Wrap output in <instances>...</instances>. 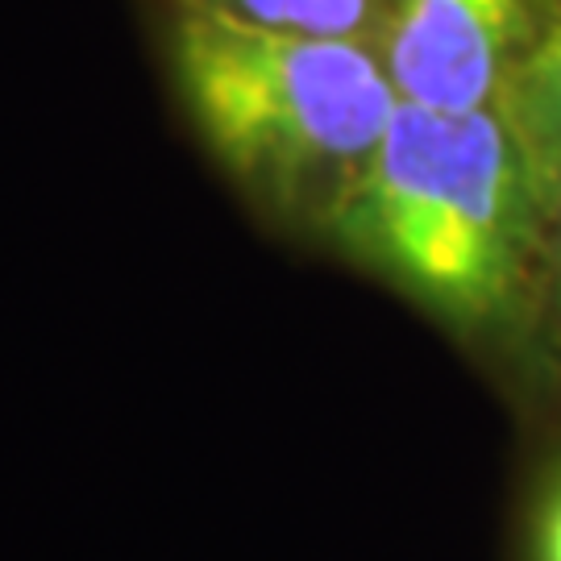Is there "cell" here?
I'll return each mask as SVG.
<instances>
[{
  "instance_id": "3",
  "label": "cell",
  "mask_w": 561,
  "mask_h": 561,
  "mask_svg": "<svg viewBox=\"0 0 561 561\" xmlns=\"http://www.w3.org/2000/svg\"><path fill=\"white\" fill-rule=\"evenodd\" d=\"M549 0H387L379 50L400 101L470 113L500 101Z\"/></svg>"
},
{
  "instance_id": "5",
  "label": "cell",
  "mask_w": 561,
  "mask_h": 561,
  "mask_svg": "<svg viewBox=\"0 0 561 561\" xmlns=\"http://www.w3.org/2000/svg\"><path fill=\"white\" fill-rule=\"evenodd\" d=\"M541 561H561V491L541 520Z\"/></svg>"
},
{
  "instance_id": "4",
  "label": "cell",
  "mask_w": 561,
  "mask_h": 561,
  "mask_svg": "<svg viewBox=\"0 0 561 561\" xmlns=\"http://www.w3.org/2000/svg\"><path fill=\"white\" fill-rule=\"evenodd\" d=\"M175 9L259 25V30H296V34L354 38L370 46L379 42L387 21V0H175Z\"/></svg>"
},
{
  "instance_id": "6",
  "label": "cell",
  "mask_w": 561,
  "mask_h": 561,
  "mask_svg": "<svg viewBox=\"0 0 561 561\" xmlns=\"http://www.w3.org/2000/svg\"><path fill=\"white\" fill-rule=\"evenodd\" d=\"M545 217H553V259L561 271V171L545 187Z\"/></svg>"
},
{
  "instance_id": "2",
  "label": "cell",
  "mask_w": 561,
  "mask_h": 561,
  "mask_svg": "<svg viewBox=\"0 0 561 561\" xmlns=\"http://www.w3.org/2000/svg\"><path fill=\"white\" fill-rule=\"evenodd\" d=\"M167 71L204 150L266 213L321 221L375 154L400 92L370 42L175 9Z\"/></svg>"
},
{
  "instance_id": "1",
  "label": "cell",
  "mask_w": 561,
  "mask_h": 561,
  "mask_svg": "<svg viewBox=\"0 0 561 561\" xmlns=\"http://www.w3.org/2000/svg\"><path fill=\"white\" fill-rule=\"evenodd\" d=\"M541 217V175L500 104L400 101L324 229L437 317L479 324L516 296Z\"/></svg>"
}]
</instances>
